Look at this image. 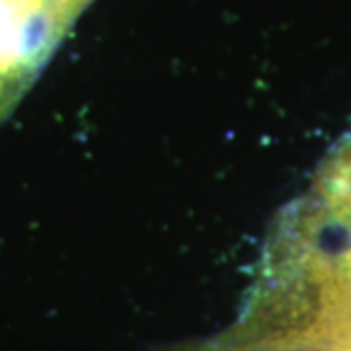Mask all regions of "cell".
Wrapping results in <instances>:
<instances>
[{
	"instance_id": "6da1fadb",
	"label": "cell",
	"mask_w": 351,
	"mask_h": 351,
	"mask_svg": "<svg viewBox=\"0 0 351 351\" xmlns=\"http://www.w3.org/2000/svg\"><path fill=\"white\" fill-rule=\"evenodd\" d=\"M94 0H0V125Z\"/></svg>"
}]
</instances>
